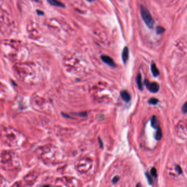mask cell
<instances>
[{
    "instance_id": "cell-1",
    "label": "cell",
    "mask_w": 187,
    "mask_h": 187,
    "mask_svg": "<svg viewBox=\"0 0 187 187\" xmlns=\"http://www.w3.org/2000/svg\"><path fill=\"white\" fill-rule=\"evenodd\" d=\"M140 11L142 18L145 24L149 29H152L154 27V21L152 15H151L150 12L143 5L140 6Z\"/></svg>"
},
{
    "instance_id": "cell-2",
    "label": "cell",
    "mask_w": 187,
    "mask_h": 187,
    "mask_svg": "<svg viewBox=\"0 0 187 187\" xmlns=\"http://www.w3.org/2000/svg\"><path fill=\"white\" fill-rule=\"evenodd\" d=\"M144 84L146 88L152 93H157L160 89V86L156 82H150L147 80H144Z\"/></svg>"
},
{
    "instance_id": "cell-3",
    "label": "cell",
    "mask_w": 187,
    "mask_h": 187,
    "mask_svg": "<svg viewBox=\"0 0 187 187\" xmlns=\"http://www.w3.org/2000/svg\"><path fill=\"white\" fill-rule=\"evenodd\" d=\"M101 59L102 61L107 65L111 66L112 68H116V64L115 63L114 60L109 56L103 55L101 56Z\"/></svg>"
},
{
    "instance_id": "cell-4",
    "label": "cell",
    "mask_w": 187,
    "mask_h": 187,
    "mask_svg": "<svg viewBox=\"0 0 187 187\" xmlns=\"http://www.w3.org/2000/svg\"><path fill=\"white\" fill-rule=\"evenodd\" d=\"M129 58V49L127 47H125L122 52V60L125 64Z\"/></svg>"
},
{
    "instance_id": "cell-5",
    "label": "cell",
    "mask_w": 187,
    "mask_h": 187,
    "mask_svg": "<svg viewBox=\"0 0 187 187\" xmlns=\"http://www.w3.org/2000/svg\"><path fill=\"white\" fill-rule=\"evenodd\" d=\"M120 96L122 99H123L125 102L127 103H128L131 100V95L130 94L128 93L127 90H124L121 91L120 92Z\"/></svg>"
},
{
    "instance_id": "cell-6",
    "label": "cell",
    "mask_w": 187,
    "mask_h": 187,
    "mask_svg": "<svg viewBox=\"0 0 187 187\" xmlns=\"http://www.w3.org/2000/svg\"><path fill=\"white\" fill-rule=\"evenodd\" d=\"M151 71H152V73L154 77H158L159 75L160 72L159 71V69L157 68L156 64L154 63H152L151 64Z\"/></svg>"
},
{
    "instance_id": "cell-7",
    "label": "cell",
    "mask_w": 187,
    "mask_h": 187,
    "mask_svg": "<svg viewBox=\"0 0 187 187\" xmlns=\"http://www.w3.org/2000/svg\"><path fill=\"white\" fill-rule=\"evenodd\" d=\"M151 125L154 128L157 129L158 127H159V122L158 118L155 116H152V118H151Z\"/></svg>"
},
{
    "instance_id": "cell-8",
    "label": "cell",
    "mask_w": 187,
    "mask_h": 187,
    "mask_svg": "<svg viewBox=\"0 0 187 187\" xmlns=\"http://www.w3.org/2000/svg\"><path fill=\"white\" fill-rule=\"evenodd\" d=\"M136 81L137 86L139 88V90H143V84H142V76L140 74H139L137 75L136 78Z\"/></svg>"
},
{
    "instance_id": "cell-9",
    "label": "cell",
    "mask_w": 187,
    "mask_h": 187,
    "mask_svg": "<svg viewBox=\"0 0 187 187\" xmlns=\"http://www.w3.org/2000/svg\"><path fill=\"white\" fill-rule=\"evenodd\" d=\"M48 2L51 4V5L57 6V7H65V5H64L63 3L60 2V1H55V0H49V1H48Z\"/></svg>"
},
{
    "instance_id": "cell-10",
    "label": "cell",
    "mask_w": 187,
    "mask_h": 187,
    "mask_svg": "<svg viewBox=\"0 0 187 187\" xmlns=\"http://www.w3.org/2000/svg\"><path fill=\"white\" fill-rule=\"evenodd\" d=\"M156 132L155 134V139L157 140H159L162 138V130L161 129V128L158 127L156 129Z\"/></svg>"
},
{
    "instance_id": "cell-11",
    "label": "cell",
    "mask_w": 187,
    "mask_h": 187,
    "mask_svg": "<svg viewBox=\"0 0 187 187\" xmlns=\"http://www.w3.org/2000/svg\"><path fill=\"white\" fill-rule=\"evenodd\" d=\"M158 102L159 100L155 98H152L148 100V103L151 105H156Z\"/></svg>"
},
{
    "instance_id": "cell-12",
    "label": "cell",
    "mask_w": 187,
    "mask_h": 187,
    "mask_svg": "<svg viewBox=\"0 0 187 187\" xmlns=\"http://www.w3.org/2000/svg\"><path fill=\"white\" fill-rule=\"evenodd\" d=\"M156 30V33L157 34H158V35L163 34L165 32V30L164 28L162 27H160V26L157 27Z\"/></svg>"
},
{
    "instance_id": "cell-13",
    "label": "cell",
    "mask_w": 187,
    "mask_h": 187,
    "mask_svg": "<svg viewBox=\"0 0 187 187\" xmlns=\"http://www.w3.org/2000/svg\"><path fill=\"white\" fill-rule=\"evenodd\" d=\"M150 173L152 175V176H154V177H157V171L155 167H152V169H151L150 171Z\"/></svg>"
},
{
    "instance_id": "cell-14",
    "label": "cell",
    "mask_w": 187,
    "mask_h": 187,
    "mask_svg": "<svg viewBox=\"0 0 187 187\" xmlns=\"http://www.w3.org/2000/svg\"><path fill=\"white\" fill-rule=\"evenodd\" d=\"M145 176L146 177V178H147V180H148V182L149 183V184H152V178L151 177V176H150L149 174H148L147 173H145Z\"/></svg>"
},
{
    "instance_id": "cell-15",
    "label": "cell",
    "mask_w": 187,
    "mask_h": 187,
    "mask_svg": "<svg viewBox=\"0 0 187 187\" xmlns=\"http://www.w3.org/2000/svg\"><path fill=\"white\" fill-rule=\"evenodd\" d=\"M75 115H78L81 117H85L87 116V112H77V113H74Z\"/></svg>"
},
{
    "instance_id": "cell-16",
    "label": "cell",
    "mask_w": 187,
    "mask_h": 187,
    "mask_svg": "<svg viewBox=\"0 0 187 187\" xmlns=\"http://www.w3.org/2000/svg\"><path fill=\"white\" fill-rule=\"evenodd\" d=\"M182 111L183 112L184 114H186L187 113V103H185V104L183 105L182 108Z\"/></svg>"
},
{
    "instance_id": "cell-17",
    "label": "cell",
    "mask_w": 187,
    "mask_h": 187,
    "mask_svg": "<svg viewBox=\"0 0 187 187\" xmlns=\"http://www.w3.org/2000/svg\"><path fill=\"white\" fill-rule=\"evenodd\" d=\"M176 170L177 171V172L179 174H181L182 173V169H181L180 167V166L177 165L176 166Z\"/></svg>"
},
{
    "instance_id": "cell-18",
    "label": "cell",
    "mask_w": 187,
    "mask_h": 187,
    "mask_svg": "<svg viewBox=\"0 0 187 187\" xmlns=\"http://www.w3.org/2000/svg\"><path fill=\"white\" fill-rule=\"evenodd\" d=\"M119 179H120L119 177H118V176H115V177L113 178V180H112V182H113V183H114V184H115V183H117V182H118V180H119Z\"/></svg>"
},
{
    "instance_id": "cell-19",
    "label": "cell",
    "mask_w": 187,
    "mask_h": 187,
    "mask_svg": "<svg viewBox=\"0 0 187 187\" xmlns=\"http://www.w3.org/2000/svg\"><path fill=\"white\" fill-rule=\"evenodd\" d=\"M98 141H99V144L100 147L101 148H103V142L100 137H98Z\"/></svg>"
},
{
    "instance_id": "cell-20",
    "label": "cell",
    "mask_w": 187,
    "mask_h": 187,
    "mask_svg": "<svg viewBox=\"0 0 187 187\" xmlns=\"http://www.w3.org/2000/svg\"><path fill=\"white\" fill-rule=\"evenodd\" d=\"M136 187H141V184H140V183H138Z\"/></svg>"
},
{
    "instance_id": "cell-21",
    "label": "cell",
    "mask_w": 187,
    "mask_h": 187,
    "mask_svg": "<svg viewBox=\"0 0 187 187\" xmlns=\"http://www.w3.org/2000/svg\"><path fill=\"white\" fill-rule=\"evenodd\" d=\"M1 183H2V180H1V179L0 178V186L1 185Z\"/></svg>"
},
{
    "instance_id": "cell-22",
    "label": "cell",
    "mask_w": 187,
    "mask_h": 187,
    "mask_svg": "<svg viewBox=\"0 0 187 187\" xmlns=\"http://www.w3.org/2000/svg\"><path fill=\"white\" fill-rule=\"evenodd\" d=\"M43 187H49V186H44Z\"/></svg>"
}]
</instances>
